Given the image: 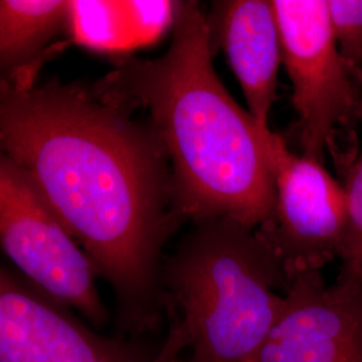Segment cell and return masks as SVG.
Wrapping results in <instances>:
<instances>
[{
	"label": "cell",
	"mask_w": 362,
	"mask_h": 362,
	"mask_svg": "<svg viewBox=\"0 0 362 362\" xmlns=\"http://www.w3.org/2000/svg\"><path fill=\"white\" fill-rule=\"evenodd\" d=\"M282 65L293 86L302 155L325 163L336 137L362 118V83L337 47L327 0H272Z\"/></svg>",
	"instance_id": "obj_4"
},
{
	"label": "cell",
	"mask_w": 362,
	"mask_h": 362,
	"mask_svg": "<svg viewBox=\"0 0 362 362\" xmlns=\"http://www.w3.org/2000/svg\"><path fill=\"white\" fill-rule=\"evenodd\" d=\"M175 16L169 0H69L66 34L86 50L125 55L164 38Z\"/></svg>",
	"instance_id": "obj_10"
},
{
	"label": "cell",
	"mask_w": 362,
	"mask_h": 362,
	"mask_svg": "<svg viewBox=\"0 0 362 362\" xmlns=\"http://www.w3.org/2000/svg\"><path fill=\"white\" fill-rule=\"evenodd\" d=\"M212 54L221 50L239 81L248 112L263 127L276 100L282 43L269 0H223L206 15Z\"/></svg>",
	"instance_id": "obj_9"
},
{
	"label": "cell",
	"mask_w": 362,
	"mask_h": 362,
	"mask_svg": "<svg viewBox=\"0 0 362 362\" xmlns=\"http://www.w3.org/2000/svg\"><path fill=\"white\" fill-rule=\"evenodd\" d=\"M337 47L362 83V0H327Z\"/></svg>",
	"instance_id": "obj_13"
},
{
	"label": "cell",
	"mask_w": 362,
	"mask_h": 362,
	"mask_svg": "<svg viewBox=\"0 0 362 362\" xmlns=\"http://www.w3.org/2000/svg\"><path fill=\"white\" fill-rule=\"evenodd\" d=\"M197 1H176L172 40L153 59H127L93 83L105 98L141 109L165 148L180 221L227 218L264 228L274 211L278 134L236 104L212 65Z\"/></svg>",
	"instance_id": "obj_2"
},
{
	"label": "cell",
	"mask_w": 362,
	"mask_h": 362,
	"mask_svg": "<svg viewBox=\"0 0 362 362\" xmlns=\"http://www.w3.org/2000/svg\"><path fill=\"white\" fill-rule=\"evenodd\" d=\"M252 362H362V284L321 272L290 279L284 306Z\"/></svg>",
	"instance_id": "obj_8"
},
{
	"label": "cell",
	"mask_w": 362,
	"mask_h": 362,
	"mask_svg": "<svg viewBox=\"0 0 362 362\" xmlns=\"http://www.w3.org/2000/svg\"><path fill=\"white\" fill-rule=\"evenodd\" d=\"M274 211L260 230L290 279L341 258L346 231L344 185L324 164L297 155L281 136L274 148Z\"/></svg>",
	"instance_id": "obj_6"
},
{
	"label": "cell",
	"mask_w": 362,
	"mask_h": 362,
	"mask_svg": "<svg viewBox=\"0 0 362 362\" xmlns=\"http://www.w3.org/2000/svg\"><path fill=\"white\" fill-rule=\"evenodd\" d=\"M76 82L0 83V151L34 181L116 293L127 320L163 302L161 254L181 221L168 155L149 121Z\"/></svg>",
	"instance_id": "obj_1"
},
{
	"label": "cell",
	"mask_w": 362,
	"mask_h": 362,
	"mask_svg": "<svg viewBox=\"0 0 362 362\" xmlns=\"http://www.w3.org/2000/svg\"><path fill=\"white\" fill-rule=\"evenodd\" d=\"M66 13V0H0V83L38 74Z\"/></svg>",
	"instance_id": "obj_11"
},
{
	"label": "cell",
	"mask_w": 362,
	"mask_h": 362,
	"mask_svg": "<svg viewBox=\"0 0 362 362\" xmlns=\"http://www.w3.org/2000/svg\"><path fill=\"white\" fill-rule=\"evenodd\" d=\"M290 284L258 228L227 218L194 221L161 272L189 362H252Z\"/></svg>",
	"instance_id": "obj_3"
},
{
	"label": "cell",
	"mask_w": 362,
	"mask_h": 362,
	"mask_svg": "<svg viewBox=\"0 0 362 362\" xmlns=\"http://www.w3.org/2000/svg\"><path fill=\"white\" fill-rule=\"evenodd\" d=\"M344 189L346 194V231L338 276L362 284V146L348 168Z\"/></svg>",
	"instance_id": "obj_12"
},
{
	"label": "cell",
	"mask_w": 362,
	"mask_h": 362,
	"mask_svg": "<svg viewBox=\"0 0 362 362\" xmlns=\"http://www.w3.org/2000/svg\"><path fill=\"white\" fill-rule=\"evenodd\" d=\"M0 248L42 293L90 324L106 321L90 260L34 181L1 151Z\"/></svg>",
	"instance_id": "obj_5"
},
{
	"label": "cell",
	"mask_w": 362,
	"mask_h": 362,
	"mask_svg": "<svg viewBox=\"0 0 362 362\" xmlns=\"http://www.w3.org/2000/svg\"><path fill=\"white\" fill-rule=\"evenodd\" d=\"M184 349L172 333L153 356L100 336L65 305L0 269V362H179Z\"/></svg>",
	"instance_id": "obj_7"
}]
</instances>
